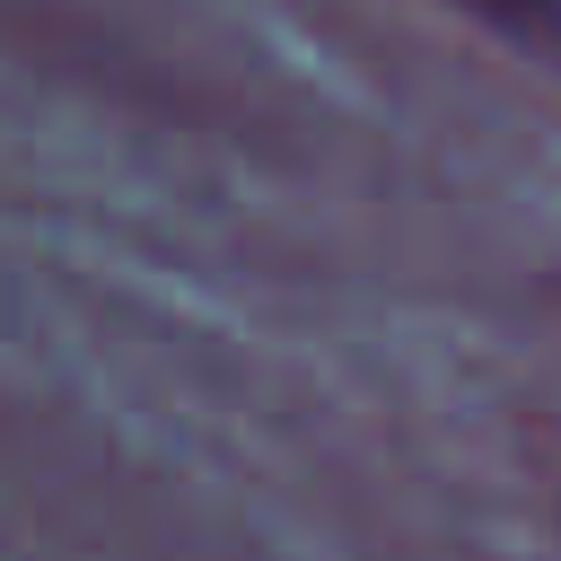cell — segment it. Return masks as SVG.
<instances>
[{
	"mask_svg": "<svg viewBox=\"0 0 561 561\" xmlns=\"http://www.w3.org/2000/svg\"><path fill=\"white\" fill-rule=\"evenodd\" d=\"M465 18H482L500 44L535 53V61H561V0H456Z\"/></svg>",
	"mask_w": 561,
	"mask_h": 561,
	"instance_id": "1",
	"label": "cell"
}]
</instances>
